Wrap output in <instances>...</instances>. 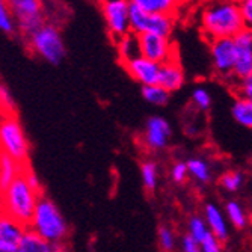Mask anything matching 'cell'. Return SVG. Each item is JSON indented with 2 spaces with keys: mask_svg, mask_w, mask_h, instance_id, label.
<instances>
[{
  "mask_svg": "<svg viewBox=\"0 0 252 252\" xmlns=\"http://www.w3.org/2000/svg\"><path fill=\"white\" fill-rule=\"evenodd\" d=\"M199 26L204 36L212 39H233L243 29L239 2H215L201 9Z\"/></svg>",
  "mask_w": 252,
  "mask_h": 252,
  "instance_id": "obj_1",
  "label": "cell"
},
{
  "mask_svg": "<svg viewBox=\"0 0 252 252\" xmlns=\"http://www.w3.org/2000/svg\"><path fill=\"white\" fill-rule=\"evenodd\" d=\"M41 195L42 192L33 189L23 172L0 193V212L28 228Z\"/></svg>",
  "mask_w": 252,
  "mask_h": 252,
  "instance_id": "obj_2",
  "label": "cell"
},
{
  "mask_svg": "<svg viewBox=\"0 0 252 252\" xmlns=\"http://www.w3.org/2000/svg\"><path fill=\"white\" fill-rule=\"evenodd\" d=\"M28 228L58 249L65 248V242L68 239V234H70V226H68L63 215L58 209V205L44 193L38 201L35 213Z\"/></svg>",
  "mask_w": 252,
  "mask_h": 252,
  "instance_id": "obj_3",
  "label": "cell"
},
{
  "mask_svg": "<svg viewBox=\"0 0 252 252\" xmlns=\"http://www.w3.org/2000/svg\"><path fill=\"white\" fill-rule=\"evenodd\" d=\"M25 39L31 53L44 59L45 62L58 65L65 58L66 49L61 29L53 23H45L42 28Z\"/></svg>",
  "mask_w": 252,
  "mask_h": 252,
  "instance_id": "obj_4",
  "label": "cell"
},
{
  "mask_svg": "<svg viewBox=\"0 0 252 252\" xmlns=\"http://www.w3.org/2000/svg\"><path fill=\"white\" fill-rule=\"evenodd\" d=\"M29 150V141L17 115H0V154L28 165Z\"/></svg>",
  "mask_w": 252,
  "mask_h": 252,
  "instance_id": "obj_5",
  "label": "cell"
},
{
  "mask_svg": "<svg viewBox=\"0 0 252 252\" xmlns=\"http://www.w3.org/2000/svg\"><path fill=\"white\" fill-rule=\"evenodd\" d=\"M11 12L15 20L17 31L25 36H31L47 23L45 6L39 0H11Z\"/></svg>",
  "mask_w": 252,
  "mask_h": 252,
  "instance_id": "obj_6",
  "label": "cell"
},
{
  "mask_svg": "<svg viewBox=\"0 0 252 252\" xmlns=\"http://www.w3.org/2000/svg\"><path fill=\"white\" fill-rule=\"evenodd\" d=\"M175 28V15H150L139 6L130 2V29L134 35L154 33L158 36L171 38Z\"/></svg>",
  "mask_w": 252,
  "mask_h": 252,
  "instance_id": "obj_7",
  "label": "cell"
},
{
  "mask_svg": "<svg viewBox=\"0 0 252 252\" xmlns=\"http://www.w3.org/2000/svg\"><path fill=\"white\" fill-rule=\"evenodd\" d=\"M106 28L113 41L131 33L130 29V2L127 0H104L100 3Z\"/></svg>",
  "mask_w": 252,
  "mask_h": 252,
  "instance_id": "obj_8",
  "label": "cell"
},
{
  "mask_svg": "<svg viewBox=\"0 0 252 252\" xmlns=\"http://www.w3.org/2000/svg\"><path fill=\"white\" fill-rule=\"evenodd\" d=\"M137 41H139V52L142 58H147L158 65L177 59V49L171 38L154 33H142L137 35Z\"/></svg>",
  "mask_w": 252,
  "mask_h": 252,
  "instance_id": "obj_9",
  "label": "cell"
},
{
  "mask_svg": "<svg viewBox=\"0 0 252 252\" xmlns=\"http://www.w3.org/2000/svg\"><path fill=\"white\" fill-rule=\"evenodd\" d=\"M210 45V56L215 73L223 80H233L234 65H236V45L234 39L223 38V39H212Z\"/></svg>",
  "mask_w": 252,
  "mask_h": 252,
  "instance_id": "obj_10",
  "label": "cell"
},
{
  "mask_svg": "<svg viewBox=\"0 0 252 252\" xmlns=\"http://www.w3.org/2000/svg\"><path fill=\"white\" fill-rule=\"evenodd\" d=\"M236 45V65L233 80L242 82L252 76V29H243L234 38Z\"/></svg>",
  "mask_w": 252,
  "mask_h": 252,
  "instance_id": "obj_11",
  "label": "cell"
},
{
  "mask_svg": "<svg viewBox=\"0 0 252 252\" xmlns=\"http://www.w3.org/2000/svg\"><path fill=\"white\" fill-rule=\"evenodd\" d=\"M172 134L171 124L163 117H151L145 124L144 145L150 151H160L166 148Z\"/></svg>",
  "mask_w": 252,
  "mask_h": 252,
  "instance_id": "obj_12",
  "label": "cell"
},
{
  "mask_svg": "<svg viewBox=\"0 0 252 252\" xmlns=\"http://www.w3.org/2000/svg\"><path fill=\"white\" fill-rule=\"evenodd\" d=\"M126 68V71L131 79L136 82H139L142 86H151V85H158V76H160V65L142 58L137 56L126 63H123Z\"/></svg>",
  "mask_w": 252,
  "mask_h": 252,
  "instance_id": "obj_13",
  "label": "cell"
},
{
  "mask_svg": "<svg viewBox=\"0 0 252 252\" xmlns=\"http://www.w3.org/2000/svg\"><path fill=\"white\" fill-rule=\"evenodd\" d=\"M185 82H186L185 70L180 65L178 59H172L163 65H160L158 85L165 88L168 93H175V91L183 88Z\"/></svg>",
  "mask_w": 252,
  "mask_h": 252,
  "instance_id": "obj_14",
  "label": "cell"
},
{
  "mask_svg": "<svg viewBox=\"0 0 252 252\" xmlns=\"http://www.w3.org/2000/svg\"><path fill=\"white\" fill-rule=\"evenodd\" d=\"M204 220L207 223L210 234H213L216 239H219L220 242H225L230 236V230H228V223L225 220V216L222 213V210L218 207L216 204H205L204 207Z\"/></svg>",
  "mask_w": 252,
  "mask_h": 252,
  "instance_id": "obj_15",
  "label": "cell"
},
{
  "mask_svg": "<svg viewBox=\"0 0 252 252\" xmlns=\"http://www.w3.org/2000/svg\"><path fill=\"white\" fill-rule=\"evenodd\" d=\"M17 252H58V248L28 228L17 246Z\"/></svg>",
  "mask_w": 252,
  "mask_h": 252,
  "instance_id": "obj_16",
  "label": "cell"
},
{
  "mask_svg": "<svg viewBox=\"0 0 252 252\" xmlns=\"http://www.w3.org/2000/svg\"><path fill=\"white\" fill-rule=\"evenodd\" d=\"M29 165H21L12 157L6 154H0V181H2V190L15 181Z\"/></svg>",
  "mask_w": 252,
  "mask_h": 252,
  "instance_id": "obj_17",
  "label": "cell"
},
{
  "mask_svg": "<svg viewBox=\"0 0 252 252\" xmlns=\"http://www.w3.org/2000/svg\"><path fill=\"white\" fill-rule=\"evenodd\" d=\"M134 3L150 15H175L180 6L175 0H134Z\"/></svg>",
  "mask_w": 252,
  "mask_h": 252,
  "instance_id": "obj_18",
  "label": "cell"
},
{
  "mask_svg": "<svg viewBox=\"0 0 252 252\" xmlns=\"http://www.w3.org/2000/svg\"><path fill=\"white\" fill-rule=\"evenodd\" d=\"M115 44H117L118 58H120L121 63H126L137 56H141L139 41H137V35H134V33H128V35L123 36L121 39L115 41Z\"/></svg>",
  "mask_w": 252,
  "mask_h": 252,
  "instance_id": "obj_19",
  "label": "cell"
},
{
  "mask_svg": "<svg viewBox=\"0 0 252 252\" xmlns=\"http://www.w3.org/2000/svg\"><path fill=\"white\" fill-rule=\"evenodd\" d=\"M186 163H188V169H189V177H192L196 183L207 185V183L212 180V169L205 160H202L199 157H193V158H189Z\"/></svg>",
  "mask_w": 252,
  "mask_h": 252,
  "instance_id": "obj_20",
  "label": "cell"
},
{
  "mask_svg": "<svg viewBox=\"0 0 252 252\" xmlns=\"http://www.w3.org/2000/svg\"><path fill=\"white\" fill-rule=\"evenodd\" d=\"M231 115L240 126L252 130V101L236 98L231 107Z\"/></svg>",
  "mask_w": 252,
  "mask_h": 252,
  "instance_id": "obj_21",
  "label": "cell"
},
{
  "mask_svg": "<svg viewBox=\"0 0 252 252\" xmlns=\"http://www.w3.org/2000/svg\"><path fill=\"white\" fill-rule=\"evenodd\" d=\"M142 97L148 103L162 107L168 104L171 93H168V91L160 85H151V86H142Z\"/></svg>",
  "mask_w": 252,
  "mask_h": 252,
  "instance_id": "obj_22",
  "label": "cell"
},
{
  "mask_svg": "<svg viewBox=\"0 0 252 252\" xmlns=\"http://www.w3.org/2000/svg\"><path fill=\"white\" fill-rule=\"evenodd\" d=\"M188 236L195 240L198 245H201L205 239L210 236V230L207 223H205L204 218L201 216H192L188 220Z\"/></svg>",
  "mask_w": 252,
  "mask_h": 252,
  "instance_id": "obj_23",
  "label": "cell"
},
{
  "mask_svg": "<svg viewBox=\"0 0 252 252\" xmlns=\"http://www.w3.org/2000/svg\"><path fill=\"white\" fill-rule=\"evenodd\" d=\"M141 178L142 185L147 190L153 192L158 183V166L153 160H145L141 165Z\"/></svg>",
  "mask_w": 252,
  "mask_h": 252,
  "instance_id": "obj_24",
  "label": "cell"
},
{
  "mask_svg": "<svg viewBox=\"0 0 252 252\" xmlns=\"http://www.w3.org/2000/svg\"><path fill=\"white\" fill-rule=\"evenodd\" d=\"M225 215L228 216V220L233 223V226L239 228V230L245 228L248 223V216L240 205V202L237 201H228L225 204Z\"/></svg>",
  "mask_w": 252,
  "mask_h": 252,
  "instance_id": "obj_25",
  "label": "cell"
},
{
  "mask_svg": "<svg viewBox=\"0 0 252 252\" xmlns=\"http://www.w3.org/2000/svg\"><path fill=\"white\" fill-rule=\"evenodd\" d=\"M245 183V174L242 171H226L219 177V185L225 192H237Z\"/></svg>",
  "mask_w": 252,
  "mask_h": 252,
  "instance_id": "obj_26",
  "label": "cell"
},
{
  "mask_svg": "<svg viewBox=\"0 0 252 252\" xmlns=\"http://www.w3.org/2000/svg\"><path fill=\"white\" fill-rule=\"evenodd\" d=\"M17 31L15 20L9 8V2L0 0V32H3L6 35H12Z\"/></svg>",
  "mask_w": 252,
  "mask_h": 252,
  "instance_id": "obj_27",
  "label": "cell"
},
{
  "mask_svg": "<svg viewBox=\"0 0 252 252\" xmlns=\"http://www.w3.org/2000/svg\"><path fill=\"white\" fill-rule=\"evenodd\" d=\"M15 110L17 104L11 91L5 85H0V115H15Z\"/></svg>",
  "mask_w": 252,
  "mask_h": 252,
  "instance_id": "obj_28",
  "label": "cell"
},
{
  "mask_svg": "<svg viewBox=\"0 0 252 252\" xmlns=\"http://www.w3.org/2000/svg\"><path fill=\"white\" fill-rule=\"evenodd\" d=\"M158 245L163 252H172L175 249V234L168 225H162L158 228Z\"/></svg>",
  "mask_w": 252,
  "mask_h": 252,
  "instance_id": "obj_29",
  "label": "cell"
},
{
  "mask_svg": "<svg viewBox=\"0 0 252 252\" xmlns=\"http://www.w3.org/2000/svg\"><path fill=\"white\" fill-rule=\"evenodd\" d=\"M192 101L195 107H198L199 110H209L212 106L210 93L205 88H196L192 93Z\"/></svg>",
  "mask_w": 252,
  "mask_h": 252,
  "instance_id": "obj_30",
  "label": "cell"
},
{
  "mask_svg": "<svg viewBox=\"0 0 252 252\" xmlns=\"http://www.w3.org/2000/svg\"><path fill=\"white\" fill-rule=\"evenodd\" d=\"M189 177V169H188V163L186 162H175L171 168V178L177 185H181L185 183Z\"/></svg>",
  "mask_w": 252,
  "mask_h": 252,
  "instance_id": "obj_31",
  "label": "cell"
},
{
  "mask_svg": "<svg viewBox=\"0 0 252 252\" xmlns=\"http://www.w3.org/2000/svg\"><path fill=\"white\" fill-rule=\"evenodd\" d=\"M236 94L237 98H245L252 101V76L236 83Z\"/></svg>",
  "mask_w": 252,
  "mask_h": 252,
  "instance_id": "obj_32",
  "label": "cell"
},
{
  "mask_svg": "<svg viewBox=\"0 0 252 252\" xmlns=\"http://www.w3.org/2000/svg\"><path fill=\"white\" fill-rule=\"evenodd\" d=\"M240 15L246 29H252V0H242L239 2Z\"/></svg>",
  "mask_w": 252,
  "mask_h": 252,
  "instance_id": "obj_33",
  "label": "cell"
},
{
  "mask_svg": "<svg viewBox=\"0 0 252 252\" xmlns=\"http://www.w3.org/2000/svg\"><path fill=\"white\" fill-rule=\"evenodd\" d=\"M199 246H201V252H223L222 242L216 239L213 234H210Z\"/></svg>",
  "mask_w": 252,
  "mask_h": 252,
  "instance_id": "obj_34",
  "label": "cell"
},
{
  "mask_svg": "<svg viewBox=\"0 0 252 252\" xmlns=\"http://www.w3.org/2000/svg\"><path fill=\"white\" fill-rule=\"evenodd\" d=\"M181 248L183 252H201V246L195 240H192L188 234L181 240Z\"/></svg>",
  "mask_w": 252,
  "mask_h": 252,
  "instance_id": "obj_35",
  "label": "cell"
},
{
  "mask_svg": "<svg viewBox=\"0 0 252 252\" xmlns=\"http://www.w3.org/2000/svg\"><path fill=\"white\" fill-rule=\"evenodd\" d=\"M0 252H17V246L0 236Z\"/></svg>",
  "mask_w": 252,
  "mask_h": 252,
  "instance_id": "obj_36",
  "label": "cell"
},
{
  "mask_svg": "<svg viewBox=\"0 0 252 252\" xmlns=\"http://www.w3.org/2000/svg\"><path fill=\"white\" fill-rule=\"evenodd\" d=\"M58 252H70V251H68L66 248H59V249H58Z\"/></svg>",
  "mask_w": 252,
  "mask_h": 252,
  "instance_id": "obj_37",
  "label": "cell"
},
{
  "mask_svg": "<svg viewBox=\"0 0 252 252\" xmlns=\"http://www.w3.org/2000/svg\"><path fill=\"white\" fill-rule=\"evenodd\" d=\"M0 193H2V181H0Z\"/></svg>",
  "mask_w": 252,
  "mask_h": 252,
  "instance_id": "obj_38",
  "label": "cell"
}]
</instances>
